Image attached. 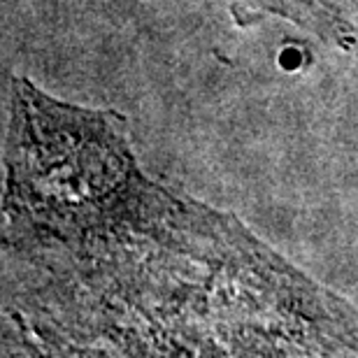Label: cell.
Returning a JSON list of instances; mask_svg holds the SVG:
<instances>
[{
    "label": "cell",
    "instance_id": "1",
    "mask_svg": "<svg viewBox=\"0 0 358 358\" xmlns=\"http://www.w3.org/2000/svg\"><path fill=\"white\" fill-rule=\"evenodd\" d=\"M231 12L235 24L242 28L261 24L268 17H279L345 52L356 45V31L338 0H231Z\"/></svg>",
    "mask_w": 358,
    "mask_h": 358
}]
</instances>
